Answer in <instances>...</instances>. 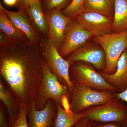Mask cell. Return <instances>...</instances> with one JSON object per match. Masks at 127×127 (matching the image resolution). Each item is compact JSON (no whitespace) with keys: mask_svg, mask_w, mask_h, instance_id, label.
Here are the masks:
<instances>
[{"mask_svg":"<svg viewBox=\"0 0 127 127\" xmlns=\"http://www.w3.org/2000/svg\"><path fill=\"white\" fill-rule=\"evenodd\" d=\"M44 60L40 42L27 37L0 47V75L20 108L35 105L42 84Z\"/></svg>","mask_w":127,"mask_h":127,"instance_id":"6da1fadb","label":"cell"},{"mask_svg":"<svg viewBox=\"0 0 127 127\" xmlns=\"http://www.w3.org/2000/svg\"><path fill=\"white\" fill-rule=\"evenodd\" d=\"M70 104L72 111L79 113L92 107L106 104L115 100L116 94L110 91H97L89 87L73 84Z\"/></svg>","mask_w":127,"mask_h":127,"instance_id":"7a4b0ae2","label":"cell"},{"mask_svg":"<svg viewBox=\"0 0 127 127\" xmlns=\"http://www.w3.org/2000/svg\"><path fill=\"white\" fill-rule=\"evenodd\" d=\"M93 40L101 46L106 56V63L103 73L113 74L119 57L127 49V30L94 37Z\"/></svg>","mask_w":127,"mask_h":127,"instance_id":"3957f363","label":"cell"},{"mask_svg":"<svg viewBox=\"0 0 127 127\" xmlns=\"http://www.w3.org/2000/svg\"><path fill=\"white\" fill-rule=\"evenodd\" d=\"M40 44L43 58L50 71L62 85L68 88L71 94L73 85L69 74L70 63L60 55L57 48L48 38L41 40Z\"/></svg>","mask_w":127,"mask_h":127,"instance_id":"277c9868","label":"cell"},{"mask_svg":"<svg viewBox=\"0 0 127 127\" xmlns=\"http://www.w3.org/2000/svg\"><path fill=\"white\" fill-rule=\"evenodd\" d=\"M71 94L68 88L60 82L56 76L50 71L45 61L43 80L40 93L35 104L36 109L37 110L43 109L50 99H52L61 104L62 96L66 95L69 98Z\"/></svg>","mask_w":127,"mask_h":127,"instance_id":"5b68a950","label":"cell"},{"mask_svg":"<svg viewBox=\"0 0 127 127\" xmlns=\"http://www.w3.org/2000/svg\"><path fill=\"white\" fill-rule=\"evenodd\" d=\"M72 68L70 79L73 84L89 87L101 91H118L105 80L101 74L89 66L76 62Z\"/></svg>","mask_w":127,"mask_h":127,"instance_id":"8992f818","label":"cell"},{"mask_svg":"<svg viewBox=\"0 0 127 127\" xmlns=\"http://www.w3.org/2000/svg\"><path fill=\"white\" fill-rule=\"evenodd\" d=\"M82 112L84 117L98 123H124L127 118V110L119 103L117 98L106 104L91 107Z\"/></svg>","mask_w":127,"mask_h":127,"instance_id":"52a82bcc","label":"cell"},{"mask_svg":"<svg viewBox=\"0 0 127 127\" xmlns=\"http://www.w3.org/2000/svg\"><path fill=\"white\" fill-rule=\"evenodd\" d=\"M74 20L67 26L64 40L58 51L63 58L75 52L93 36Z\"/></svg>","mask_w":127,"mask_h":127,"instance_id":"ba28073f","label":"cell"},{"mask_svg":"<svg viewBox=\"0 0 127 127\" xmlns=\"http://www.w3.org/2000/svg\"><path fill=\"white\" fill-rule=\"evenodd\" d=\"M73 19L93 36L110 34L112 32L113 17L96 12H84Z\"/></svg>","mask_w":127,"mask_h":127,"instance_id":"9c48e42d","label":"cell"},{"mask_svg":"<svg viewBox=\"0 0 127 127\" xmlns=\"http://www.w3.org/2000/svg\"><path fill=\"white\" fill-rule=\"evenodd\" d=\"M45 15L48 27V38L58 51L64 40L66 28L72 19L64 15L59 10L46 12Z\"/></svg>","mask_w":127,"mask_h":127,"instance_id":"30bf717a","label":"cell"},{"mask_svg":"<svg viewBox=\"0 0 127 127\" xmlns=\"http://www.w3.org/2000/svg\"><path fill=\"white\" fill-rule=\"evenodd\" d=\"M66 60L70 63L85 62L91 64L99 70H104L106 63V56L102 48L91 43H86L68 55Z\"/></svg>","mask_w":127,"mask_h":127,"instance_id":"8fae6325","label":"cell"},{"mask_svg":"<svg viewBox=\"0 0 127 127\" xmlns=\"http://www.w3.org/2000/svg\"><path fill=\"white\" fill-rule=\"evenodd\" d=\"M57 112L56 103L52 99L48 101L42 110H37L35 105L29 107L27 108L29 127H53Z\"/></svg>","mask_w":127,"mask_h":127,"instance_id":"7c38bea8","label":"cell"},{"mask_svg":"<svg viewBox=\"0 0 127 127\" xmlns=\"http://www.w3.org/2000/svg\"><path fill=\"white\" fill-rule=\"evenodd\" d=\"M0 11L7 16L16 27L23 32L30 42L32 43L40 42L41 37L30 24L25 10L20 9L17 11L8 10L0 2Z\"/></svg>","mask_w":127,"mask_h":127,"instance_id":"4fadbf2b","label":"cell"},{"mask_svg":"<svg viewBox=\"0 0 127 127\" xmlns=\"http://www.w3.org/2000/svg\"><path fill=\"white\" fill-rule=\"evenodd\" d=\"M101 75L108 83L120 91L127 88V49L122 53L117 62V69L112 74L103 73Z\"/></svg>","mask_w":127,"mask_h":127,"instance_id":"5bb4252c","label":"cell"},{"mask_svg":"<svg viewBox=\"0 0 127 127\" xmlns=\"http://www.w3.org/2000/svg\"><path fill=\"white\" fill-rule=\"evenodd\" d=\"M0 100L6 108L9 124L11 127L19 115L20 108L14 94L1 79L0 80Z\"/></svg>","mask_w":127,"mask_h":127,"instance_id":"9a60e30c","label":"cell"},{"mask_svg":"<svg viewBox=\"0 0 127 127\" xmlns=\"http://www.w3.org/2000/svg\"><path fill=\"white\" fill-rule=\"evenodd\" d=\"M25 10L27 12L39 31L43 35L48 36L47 20L43 12L40 0L30 4Z\"/></svg>","mask_w":127,"mask_h":127,"instance_id":"2e32d148","label":"cell"},{"mask_svg":"<svg viewBox=\"0 0 127 127\" xmlns=\"http://www.w3.org/2000/svg\"><path fill=\"white\" fill-rule=\"evenodd\" d=\"M127 30V0H115L112 32L119 33Z\"/></svg>","mask_w":127,"mask_h":127,"instance_id":"e0dca14e","label":"cell"},{"mask_svg":"<svg viewBox=\"0 0 127 127\" xmlns=\"http://www.w3.org/2000/svg\"><path fill=\"white\" fill-rule=\"evenodd\" d=\"M115 0H86L84 12H94L113 17Z\"/></svg>","mask_w":127,"mask_h":127,"instance_id":"ac0fdd59","label":"cell"},{"mask_svg":"<svg viewBox=\"0 0 127 127\" xmlns=\"http://www.w3.org/2000/svg\"><path fill=\"white\" fill-rule=\"evenodd\" d=\"M0 30L1 32L13 41H18L27 37L23 32L16 27L7 16L0 11Z\"/></svg>","mask_w":127,"mask_h":127,"instance_id":"d6986e66","label":"cell"},{"mask_svg":"<svg viewBox=\"0 0 127 127\" xmlns=\"http://www.w3.org/2000/svg\"><path fill=\"white\" fill-rule=\"evenodd\" d=\"M56 103L57 112L53 127H73L79 119L84 117L82 112L68 114L64 111L61 104Z\"/></svg>","mask_w":127,"mask_h":127,"instance_id":"ffe728a7","label":"cell"},{"mask_svg":"<svg viewBox=\"0 0 127 127\" xmlns=\"http://www.w3.org/2000/svg\"><path fill=\"white\" fill-rule=\"evenodd\" d=\"M86 0H72L68 6L62 12L64 15L74 19L84 12V6Z\"/></svg>","mask_w":127,"mask_h":127,"instance_id":"44dd1931","label":"cell"},{"mask_svg":"<svg viewBox=\"0 0 127 127\" xmlns=\"http://www.w3.org/2000/svg\"><path fill=\"white\" fill-rule=\"evenodd\" d=\"M71 0H42L43 6L46 12L53 10H61L66 7L71 3Z\"/></svg>","mask_w":127,"mask_h":127,"instance_id":"7402d4cb","label":"cell"},{"mask_svg":"<svg viewBox=\"0 0 127 127\" xmlns=\"http://www.w3.org/2000/svg\"><path fill=\"white\" fill-rule=\"evenodd\" d=\"M27 118L26 108H20L19 115L11 127H29Z\"/></svg>","mask_w":127,"mask_h":127,"instance_id":"603a6c76","label":"cell"},{"mask_svg":"<svg viewBox=\"0 0 127 127\" xmlns=\"http://www.w3.org/2000/svg\"><path fill=\"white\" fill-rule=\"evenodd\" d=\"M5 107L0 102V127H11L6 113Z\"/></svg>","mask_w":127,"mask_h":127,"instance_id":"cb8c5ba5","label":"cell"},{"mask_svg":"<svg viewBox=\"0 0 127 127\" xmlns=\"http://www.w3.org/2000/svg\"><path fill=\"white\" fill-rule=\"evenodd\" d=\"M61 104L64 111L68 114H72L74 113L71 108L70 104L69 102L68 98L66 95H64L62 97Z\"/></svg>","mask_w":127,"mask_h":127,"instance_id":"d4e9b609","label":"cell"},{"mask_svg":"<svg viewBox=\"0 0 127 127\" xmlns=\"http://www.w3.org/2000/svg\"><path fill=\"white\" fill-rule=\"evenodd\" d=\"M92 122L86 118L83 117L78 121L74 127H91Z\"/></svg>","mask_w":127,"mask_h":127,"instance_id":"484cf974","label":"cell"},{"mask_svg":"<svg viewBox=\"0 0 127 127\" xmlns=\"http://www.w3.org/2000/svg\"><path fill=\"white\" fill-rule=\"evenodd\" d=\"M14 42L8 38L5 34L0 31V47L9 45L12 42Z\"/></svg>","mask_w":127,"mask_h":127,"instance_id":"4316f807","label":"cell"},{"mask_svg":"<svg viewBox=\"0 0 127 127\" xmlns=\"http://www.w3.org/2000/svg\"><path fill=\"white\" fill-rule=\"evenodd\" d=\"M119 123H120L111 122L101 124L97 122L94 124V125L92 124V127H121L119 124Z\"/></svg>","mask_w":127,"mask_h":127,"instance_id":"83f0119b","label":"cell"},{"mask_svg":"<svg viewBox=\"0 0 127 127\" xmlns=\"http://www.w3.org/2000/svg\"><path fill=\"white\" fill-rule=\"evenodd\" d=\"M37 0H19L17 4H19V9H22L25 10L30 4Z\"/></svg>","mask_w":127,"mask_h":127,"instance_id":"f1b7e54d","label":"cell"},{"mask_svg":"<svg viewBox=\"0 0 127 127\" xmlns=\"http://www.w3.org/2000/svg\"><path fill=\"white\" fill-rule=\"evenodd\" d=\"M116 95L118 99H121L127 102V88L124 91L120 93L116 94ZM124 124L127 125V118Z\"/></svg>","mask_w":127,"mask_h":127,"instance_id":"f546056e","label":"cell"},{"mask_svg":"<svg viewBox=\"0 0 127 127\" xmlns=\"http://www.w3.org/2000/svg\"><path fill=\"white\" fill-rule=\"evenodd\" d=\"M3 2L9 6H12L17 4L19 0H3Z\"/></svg>","mask_w":127,"mask_h":127,"instance_id":"4dcf8cb0","label":"cell"},{"mask_svg":"<svg viewBox=\"0 0 127 127\" xmlns=\"http://www.w3.org/2000/svg\"><path fill=\"white\" fill-rule=\"evenodd\" d=\"M124 125H125V127H127V125H125V124H124Z\"/></svg>","mask_w":127,"mask_h":127,"instance_id":"1f68e13d","label":"cell"}]
</instances>
